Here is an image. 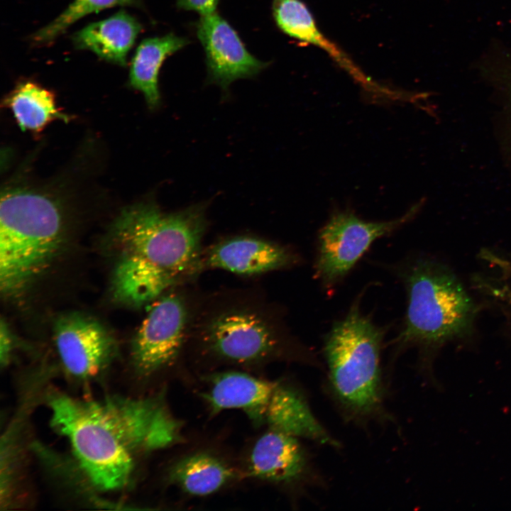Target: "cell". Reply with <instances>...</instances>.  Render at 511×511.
Masks as SVG:
<instances>
[{"mask_svg":"<svg viewBox=\"0 0 511 511\" xmlns=\"http://www.w3.org/2000/svg\"><path fill=\"white\" fill-rule=\"evenodd\" d=\"M189 345L217 363L251 366L290 360L324 369L315 353L290 334L275 308L246 290L201 296Z\"/></svg>","mask_w":511,"mask_h":511,"instance_id":"6da1fadb","label":"cell"},{"mask_svg":"<svg viewBox=\"0 0 511 511\" xmlns=\"http://www.w3.org/2000/svg\"><path fill=\"white\" fill-rule=\"evenodd\" d=\"M336 321L323 340V390L342 421L366 432L397 421L387 407L381 363L386 330L361 312L360 297Z\"/></svg>","mask_w":511,"mask_h":511,"instance_id":"7a4b0ae2","label":"cell"},{"mask_svg":"<svg viewBox=\"0 0 511 511\" xmlns=\"http://www.w3.org/2000/svg\"><path fill=\"white\" fill-rule=\"evenodd\" d=\"M400 274L407 300L402 326L390 343L392 361L414 347L427 362L445 344L469 341L476 334L481 306L448 264L418 256L408 260Z\"/></svg>","mask_w":511,"mask_h":511,"instance_id":"3957f363","label":"cell"},{"mask_svg":"<svg viewBox=\"0 0 511 511\" xmlns=\"http://www.w3.org/2000/svg\"><path fill=\"white\" fill-rule=\"evenodd\" d=\"M65 214L53 194L9 186L1 195L0 290L16 297L50 268L61 249Z\"/></svg>","mask_w":511,"mask_h":511,"instance_id":"277c9868","label":"cell"},{"mask_svg":"<svg viewBox=\"0 0 511 511\" xmlns=\"http://www.w3.org/2000/svg\"><path fill=\"white\" fill-rule=\"evenodd\" d=\"M205 211L204 204H195L165 213L153 202H141L121 210L109 238L117 253L136 256L187 285L204 271Z\"/></svg>","mask_w":511,"mask_h":511,"instance_id":"5b68a950","label":"cell"},{"mask_svg":"<svg viewBox=\"0 0 511 511\" xmlns=\"http://www.w3.org/2000/svg\"><path fill=\"white\" fill-rule=\"evenodd\" d=\"M51 423L67 438L81 468L102 490L123 488L136 453L121 423L101 401H82L60 392L48 398Z\"/></svg>","mask_w":511,"mask_h":511,"instance_id":"8992f818","label":"cell"},{"mask_svg":"<svg viewBox=\"0 0 511 511\" xmlns=\"http://www.w3.org/2000/svg\"><path fill=\"white\" fill-rule=\"evenodd\" d=\"M187 285L172 287L152 302L139 325L131 355L141 375L149 376L171 367L189 346L201 296Z\"/></svg>","mask_w":511,"mask_h":511,"instance_id":"52a82bcc","label":"cell"},{"mask_svg":"<svg viewBox=\"0 0 511 511\" xmlns=\"http://www.w3.org/2000/svg\"><path fill=\"white\" fill-rule=\"evenodd\" d=\"M421 204L400 217L385 221H368L349 210H336L319 230L314 264L315 276L326 289L340 282L378 238L410 221Z\"/></svg>","mask_w":511,"mask_h":511,"instance_id":"ba28073f","label":"cell"},{"mask_svg":"<svg viewBox=\"0 0 511 511\" xmlns=\"http://www.w3.org/2000/svg\"><path fill=\"white\" fill-rule=\"evenodd\" d=\"M244 476L277 484L300 496L329 487L301 439L270 428L252 446Z\"/></svg>","mask_w":511,"mask_h":511,"instance_id":"9c48e42d","label":"cell"},{"mask_svg":"<svg viewBox=\"0 0 511 511\" xmlns=\"http://www.w3.org/2000/svg\"><path fill=\"white\" fill-rule=\"evenodd\" d=\"M54 340L65 370L87 379L99 373L109 363L115 341L100 322L79 313H66L56 320Z\"/></svg>","mask_w":511,"mask_h":511,"instance_id":"30bf717a","label":"cell"},{"mask_svg":"<svg viewBox=\"0 0 511 511\" xmlns=\"http://www.w3.org/2000/svg\"><path fill=\"white\" fill-rule=\"evenodd\" d=\"M300 256L289 246L251 235L221 238L202 256L203 270L219 269L242 276H256L294 267Z\"/></svg>","mask_w":511,"mask_h":511,"instance_id":"8fae6325","label":"cell"},{"mask_svg":"<svg viewBox=\"0 0 511 511\" xmlns=\"http://www.w3.org/2000/svg\"><path fill=\"white\" fill-rule=\"evenodd\" d=\"M196 33L205 53L209 79L224 90L234 80L255 76L268 65L248 51L236 31L216 11L200 16Z\"/></svg>","mask_w":511,"mask_h":511,"instance_id":"7c38bea8","label":"cell"},{"mask_svg":"<svg viewBox=\"0 0 511 511\" xmlns=\"http://www.w3.org/2000/svg\"><path fill=\"white\" fill-rule=\"evenodd\" d=\"M272 11L278 28L287 35L323 50L368 93L380 98L402 100L405 92L374 81L349 55L322 33L308 6L301 0H273Z\"/></svg>","mask_w":511,"mask_h":511,"instance_id":"4fadbf2b","label":"cell"},{"mask_svg":"<svg viewBox=\"0 0 511 511\" xmlns=\"http://www.w3.org/2000/svg\"><path fill=\"white\" fill-rule=\"evenodd\" d=\"M263 423L270 429L300 439L331 448L342 449V444L322 424L310 406L305 392L299 386L277 381L268 402Z\"/></svg>","mask_w":511,"mask_h":511,"instance_id":"5bb4252c","label":"cell"},{"mask_svg":"<svg viewBox=\"0 0 511 511\" xmlns=\"http://www.w3.org/2000/svg\"><path fill=\"white\" fill-rule=\"evenodd\" d=\"M206 380L207 387L200 395L211 414L237 409L243 411L256 424H263L265 410L277 381L236 370L214 373Z\"/></svg>","mask_w":511,"mask_h":511,"instance_id":"9a60e30c","label":"cell"},{"mask_svg":"<svg viewBox=\"0 0 511 511\" xmlns=\"http://www.w3.org/2000/svg\"><path fill=\"white\" fill-rule=\"evenodd\" d=\"M179 285L170 275L141 259L117 253L111 290L114 299L120 304L133 307L150 305L167 291Z\"/></svg>","mask_w":511,"mask_h":511,"instance_id":"2e32d148","label":"cell"},{"mask_svg":"<svg viewBox=\"0 0 511 511\" xmlns=\"http://www.w3.org/2000/svg\"><path fill=\"white\" fill-rule=\"evenodd\" d=\"M142 29L134 17L121 10L78 31L72 41L78 50L92 51L106 62L126 66L128 52Z\"/></svg>","mask_w":511,"mask_h":511,"instance_id":"e0dca14e","label":"cell"},{"mask_svg":"<svg viewBox=\"0 0 511 511\" xmlns=\"http://www.w3.org/2000/svg\"><path fill=\"white\" fill-rule=\"evenodd\" d=\"M238 473L219 457L207 452L185 456L170 467L169 482L193 496L211 495L237 477Z\"/></svg>","mask_w":511,"mask_h":511,"instance_id":"ac0fdd59","label":"cell"},{"mask_svg":"<svg viewBox=\"0 0 511 511\" xmlns=\"http://www.w3.org/2000/svg\"><path fill=\"white\" fill-rule=\"evenodd\" d=\"M189 43L187 38L170 33L144 39L138 46L131 62L129 85L143 94L150 108L160 102L158 75L163 62Z\"/></svg>","mask_w":511,"mask_h":511,"instance_id":"d6986e66","label":"cell"},{"mask_svg":"<svg viewBox=\"0 0 511 511\" xmlns=\"http://www.w3.org/2000/svg\"><path fill=\"white\" fill-rule=\"evenodd\" d=\"M4 103L11 109L22 131L40 132L54 120H70L57 109L53 94L33 81L18 83Z\"/></svg>","mask_w":511,"mask_h":511,"instance_id":"ffe728a7","label":"cell"},{"mask_svg":"<svg viewBox=\"0 0 511 511\" xmlns=\"http://www.w3.org/2000/svg\"><path fill=\"white\" fill-rule=\"evenodd\" d=\"M140 4L141 0H75L51 23L36 31L32 41L38 45L50 43L84 16L116 6Z\"/></svg>","mask_w":511,"mask_h":511,"instance_id":"44dd1931","label":"cell"},{"mask_svg":"<svg viewBox=\"0 0 511 511\" xmlns=\"http://www.w3.org/2000/svg\"><path fill=\"white\" fill-rule=\"evenodd\" d=\"M503 62L500 63L497 68L493 69L491 74L493 79L498 81L499 87L503 91L505 95L506 107L511 126V58L507 62L503 57Z\"/></svg>","mask_w":511,"mask_h":511,"instance_id":"7402d4cb","label":"cell"},{"mask_svg":"<svg viewBox=\"0 0 511 511\" xmlns=\"http://www.w3.org/2000/svg\"><path fill=\"white\" fill-rule=\"evenodd\" d=\"M219 0H177L176 6L185 11L198 13L200 16L216 12Z\"/></svg>","mask_w":511,"mask_h":511,"instance_id":"603a6c76","label":"cell"},{"mask_svg":"<svg viewBox=\"0 0 511 511\" xmlns=\"http://www.w3.org/2000/svg\"><path fill=\"white\" fill-rule=\"evenodd\" d=\"M12 348L11 332L7 323L4 319H1L0 327V358L1 365H5L9 362Z\"/></svg>","mask_w":511,"mask_h":511,"instance_id":"cb8c5ba5","label":"cell"}]
</instances>
